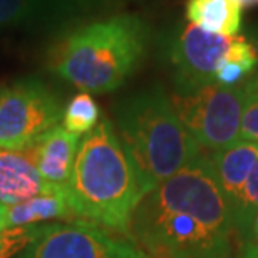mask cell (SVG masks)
<instances>
[{"mask_svg": "<svg viewBox=\"0 0 258 258\" xmlns=\"http://www.w3.org/2000/svg\"><path fill=\"white\" fill-rule=\"evenodd\" d=\"M235 236L230 206L205 153L144 196L127 230L146 258H235Z\"/></svg>", "mask_w": 258, "mask_h": 258, "instance_id": "cell-1", "label": "cell"}, {"mask_svg": "<svg viewBox=\"0 0 258 258\" xmlns=\"http://www.w3.org/2000/svg\"><path fill=\"white\" fill-rule=\"evenodd\" d=\"M149 191L119 139L114 124L104 117L81 138L66 184L76 218L127 236L138 205Z\"/></svg>", "mask_w": 258, "mask_h": 258, "instance_id": "cell-2", "label": "cell"}, {"mask_svg": "<svg viewBox=\"0 0 258 258\" xmlns=\"http://www.w3.org/2000/svg\"><path fill=\"white\" fill-rule=\"evenodd\" d=\"M148 25L138 15H114L67 32L49 52V67L82 92L116 91L146 52Z\"/></svg>", "mask_w": 258, "mask_h": 258, "instance_id": "cell-3", "label": "cell"}, {"mask_svg": "<svg viewBox=\"0 0 258 258\" xmlns=\"http://www.w3.org/2000/svg\"><path fill=\"white\" fill-rule=\"evenodd\" d=\"M116 116L119 139L138 166L148 191L203 153L161 87L131 96L117 107Z\"/></svg>", "mask_w": 258, "mask_h": 258, "instance_id": "cell-4", "label": "cell"}, {"mask_svg": "<svg viewBox=\"0 0 258 258\" xmlns=\"http://www.w3.org/2000/svg\"><path fill=\"white\" fill-rule=\"evenodd\" d=\"M169 99L201 151H218L240 139L241 112L246 99L243 84L225 87L210 82L196 89L174 91Z\"/></svg>", "mask_w": 258, "mask_h": 258, "instance_id": "cell-5", "label": "cell"}, {"mask_svg": "<svg viewBox=\"0 0 258 258\" xmlns=\"http://www.w3.org/2000/svg\"><path fill=\"white\" fill-rule=\"evenodd\" d=\"M176 91H189L215 82L225 60H258V49L243 35H221L188 24L173 39L169 49Z\"/></svg>", "mask_w": 258, "mask_h": 258, "instance_id": "cell-6", "label": "cell"}, {"mask_svg": "<svg viewBox=\"0 0 258 258\" xmlns=\"http://www.w3.org/2000/svg\"><path fill=\"white\" fill-rule=\"evenodd\" d=\"M62 107L40 79L0 86V148L27 149L62 119Z\"/></svg>", "mask_w": 258, "mask_h": 258, "instance_id": "cell-7", "label": "cell"}, {"mask_svg": "<svg viewBox=\"0 0 258 258\" xmlns=\"http://www.w3.org/2000/svg\"><path fill=\"white\" fill-rule=\"evenodd\" d=\"M15 258H146L131 240L72 220L42 225L40 233Z\"/></svg>", "mask_w": 258, "mask_h": 258, "instance_id": "cell-8", "label": "cell"}, {"mask_svg": "<svg viewBox=\"0 0 258 258\" xmlns=\"http://www.w3.org/2000/svg\"><path fill=\"white\" fill-rule=\"evenodd\" d=\"M40 176L27 149L0 148V203L12 205L40 195L64 191Z\"/></svg>", "mask_w": 258, "mask_h": 258, "instance_id": "cell-9", "label": "cell"}, {"mask_svg": "<svg viewBox=\"0 0 258 258\" xmlns=\"http://www.w3.org/2000/svg\"><path fill=\"white\" fill-rule=\"evenodd\" d=\"M79 144L81 136L69 133L62 124H57L30 144L27 151L45 181L66 186L72 174Z\"/></svg>", "mask_w": 258, "mask_h": 258, "instance_id": "cell-10", "label": "cell"}, {"mask_svg": "<svg viewBox=\"0 0 258 258\" xmlns=\"http://www.w3.org/2000/svg\"><path fill=\"white\" fill-rule=\"evenodd\" d=\"M208 158L213 166L216 183L230 206L258 163V143L238 139L230 146L210 153Z\"/></svg>", "mask_w": 258, "mask_h": 258, "instance_id": "cell-11", "label": "cell"}, {"mask_svg": "<svg viewBox=\"0 0 258 258\" xmlns=\"http://www.w3.org/2000/svg\"><path fill=\"white\" fill-rule=\"evenodd\" d=\"M81 5V0H0V29L52 27Z\"/></svg>", "mask_w": 258, "mask_h": 258, "instance_id": "cell-12", "label": "cell"}, {"mask_svg": "<svg viewBox=\"0 0 258 258\" xmlns=\"http://www.w3.org/2000/svg\"><path fill=\"white\" fill-rule=\"evenodd\" d=\"M72 211L67 201L66 189L54 195H40L19 203L5 205L0 203V231L10 228H22L32 226L39 221L49 220H69L72 221Z\"/></svg>", "mask_w": 258, "mask_h": 258, "instance_id": "cell-13", "label": "cell"}, {"mask_svg": "<svg viewBox=\"0 0 258 258\" xmlns=\"http://www.w3.org/2000/svg\"><path fill=\"white\" fill-rule=\"evenodd\" d=\"M241 4L238 0H188L189 24L221 35H238L241 27Z\"/></svg>", "mask_w": 258, "mask_h": 258, "instance_id": "cell-14", "label": "cell"}, {"mask_svg": "<svg viewBox=\"0 0 258 258\" xmlns=\"http://www.w3.org/2000/svg\"><path fill=\"white\" fill-rule=\"evenodd\" d=\"M60 121L69 133L82 136L92 131L99 122V106L89 92H79L67 102Z\"/></svg>", "mask_w": 258, "mask_h": 258, "instance_id": "cell-15", "label": "cell"}, {"mask_svg": "<svg viewBox=\"0 0 258 258\" xmlns=\"http://www.w3.org/2000/svg\"><path fill=\"white\" fill-rule=\"evenodd\" d=\"M256 210H258V163L255 164L253 171L250 173L245 186L241 188L238 196L230 205V213L236 231V238H238L240 231L245 228L248 218Z\"/></svg>", "mask_w": 258, "mask_h": 258, "instance_id": "cell-16", "label": "cell"}, {"mask_svg": "<svg viewBox=\"0 0 258 258\" xmlns=\"http://www.w3.org/2000/svg\"><path fill=\"white\" fill-rule=\"evenodd\" d=\"M40 230H42V225L0 231V258H15L40 233Z\"/></svg>", "mask_w": 258, "mask_h": 258, "instance_id": "cell-17", "label": "cell"}, {"mask_svg": "<svg viewBox=\"0 0 258 258\" xmlns=\"http://www.w3.org/2000/svg\"><path fill=\"white\" fill-rule=\"evenodd\" d=\"M258 60L253 59H231L221 62L215 74V82L225 87L241 86L256 69Z\"/></svg>", "mask_w": 258, "mask_h": 258, "instance_id": "cell-18", "label": "cell"}, {"mask_svg": "<svg viewBox=\"0 0 258 258\" xmlns=\"http://www.w3.org/2000/svg\"><path fill=\"white\" fill-rule=\"evenodd\" d=\"M240 139L258 143V97L246 96L241 112Z\"/></svg>", "mask_w": 258, "mask_h": 258, "instance_id": "cell-19", "label": "cell"}, {"mask_svg": "<svg viewBox=\"0 0 258 258\" xmlns=\"http://www.w3.org/2000/svg\"><path fill=\"white\" fill-rule=\"evenodd\" d=\"M238 241L241 243H258V210L250 216L245 228L240 231Z\"/></svg>", "mask_w": 258, "mask_h": 258, "instance_id": "cell-20", "label": "cell"}, {"mask_svg": "<svg viewBox=\"0 0 258 258\" xmlns=\"http://www.w3.org/2000/svg\"><path fill=\"white\" fill-rule=\"evenodd\" d=\"M243 91H245L246 96L258 97V66H256V69L250 74L248 79L243 82Z\"/></svg>", "mask_w": 258, "mask_h": 258, "instance_id": "cell-21", "label": "cell"}, {"mask_svg": "<svg viewBox=\"0 0 258 258\" xmlns=\"http://www.w3.org/2000/svg\"><path fill=\"white\" fill-rule=\"evenodd\" d=\"M235 258H258V243H241Z\"/></svg>", "mask_w": 258, "mask_h": 258, "instance_id": "cell-22", "label": "cell"}, {"mask_svg": "<svg viewBox=\"0 0 258 258\" xmlns=\"http://www.w3.org/2000/svg\"><path fill=\"white\" fill-rule=\"evenodd\" d=\"M241 4V7H251V5H256L258 0H238Z\"/></svg>", "mask_w": 258, "mask_h": 258, "instance_id": "cell-23", "label": "cell"}]
</instances>
